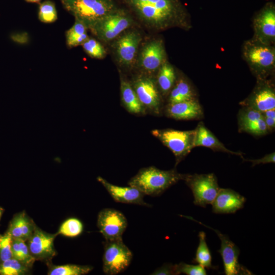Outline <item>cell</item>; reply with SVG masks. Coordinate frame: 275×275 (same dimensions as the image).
Wrapping results in <instances>:
<instances>
[{
    "mask_svg": "<svg viewBox=\"0 0 275 275\" xmlns=\"http://www.w3.org/2000/svg\"><path fill=\"white\" fill-rule=\"evenodd\" d=\"M263 118L266 124L267 131L272 130L275 127V119L264 117Z\"/></svg>",
    "mask_w": 275,
    "mask_h": 275,
    "instance_id": "f35d334b",
    "label": "cell"
},
{
    "mask_svg": "<svg viewBox=\"0 0 275 275\" xmlns=\"http://www.w3.org/2000/svg\"><path fill=\"white\" fill-rule=\"evenodd\" d=\"M159 69L157 82L161 91L166 93L171 89L174 83L175 71L173 67L167 62H164Z\"/></svg>",
    "mask_w": 275,
    "mask_h": 275,
    "instance_id": "4316f807",
    "label": "cell"
},
{
    "mask_svg": "<svg viewBox=\"0 0 275 275\" xmlns=\"http://www.w3.org/2000/svg\"><path fill=\"white\" fill-rule=\"evenodd\" d=\"M176 274L184 273L187 275H205L206 271L201 265H190L184 262L174 265Z\"/></svg>",
    "mask_w": 275,
    "mask_h": 275,
    "instance_id": "836d02e7",
    "label": "cell"
},
{
    "mask_svg": "<svg viewBox=\"0 0 275 275\" xmlns=\"http://www.w3.org/2000/svg\"><path fill=\"white\" fill-rule=\"evenodd\" d=\"M262 116L264 117H269L275 119V109H271L266 111L262 113Z\"/></svg>",
    "mask_w": 275,
    "mask_h": 275,
    "instance_id": "ab89813d",
    "label": "cell"
},
{
    "mask_svg": "<svg viewBox=\"0 0 275 275\" xmlns=\"http://www.w3.org/2000/svg\"><path fill=\"white\" fill-rule=\"evenodd\" d=\"M133 22L129 13L118 8L98 21L89 30L99 40L108 43L128 30Z\"/></svg>",
    "mask_w": 275,
    "mask_h": 275,
    "instance_id": "277c9868",
    "label": "cell"
},
{
    "mask_svg": "<svg viewBox=\"0 0 275 275\" xmlns=\"http://www.w3.org/2000/svg\"><path fill=\"white\" fill-rule=\"evenodd\" d=\"M199 244L197 248L194 262L199 263L204 268H212L211 255L206 241V234L204 232L199 233Z\"/></svg>",
    "mask_w": 275,
    "mask_h": 275,
    "instance_id": "484cf974",
    "label": "cell"
},
{
    "mask_svg": "<svg viewBox=\"0 0 275 275\" xmlns=\"http://www.w3.org/2000/svg\"><path fill=\"white\" fill-rule=\"evenodd\" d=\"M12 238L6 232L0 237V263L12 258Z\"/></svg>",
    "mask_w": 275,
    "mask_h": 275,
    "instance_id": "e575fe53",
    "label": "cell"
},
{
    "mask_svg": "<svg viewBox=\"0 0 275 275\" xmlns=\"http://www.w3.org/2000/svg\"><path fill=\"white\" fill-rule=\"evenodd\" d=\"M241 130L255 135H262L268 132L263 117L257 121L248 124L244 126Z\"/></svg>",
    "mask_w": 275,
    "mask_h": 275,
    "instance_id": "d590c367",
    "label": "cell"
},
{
    "mask_svg": "<svg viewBox=\"0 0 275 275\" xmlns=\"http://www.w3.org/2000/svg\"><path fill=\"white\" fill-rule=\"evenodd\" d=\"M121 100L126 109L132 114L143 113L144 106L139 99L131 84L120 77Z\"/></svg>",
    "mask_w": 275,
    "mask_h": 275,
    "instance_id": "d6986e66",
    "label": "cell"
},
{
    "mask_svg": "<svg viewBox=\"0 0 275 275\" xmlns=\"http://www.w3.org/2000/svg\"><path fill=\"white\" fill-rule=\"evenodd\" d=\"M38 18L43 23H52L58 19V14L54 4L50 1H45L40 4Z\"/></svg>",
    "mask_w": 275,
    "mask_h": 275,
    "instance_id": "4dcf8cb0",
    "label": "cell"
},
{
    "mask_svg": "<svg viewBox=\"0 0 275 275\" xmlns=\"http://www.w3.org/2000/svg\"><path fill=\"white\" fill-rule=\"evenodd\" d=\"M187 218L192 219L203 226L213 230L218 236L221 241V248L218 252L221 255L224 263L225 273L226 275L252 274L247 268L239 264L238 256L240 251L236 244L225 234H222L217 230L206 226L198 222L193 217L184 216Z\"/></svg>",
    "mask_w": 275,
    "mask_h": 275,
    "instance_id": "9c48e42d",
    "label": "cell"
},
{
    "mask_svg": "<svg viewBox=\"0 0 275 275\" xmlns=\"http://www.w3.org/2000/svg\"><path fill=\"white\" fill-rule=\"evenodd\" d=\"M36 225L24 211L14 215L6 231L13 239L26 241L33 234Z\"/></svg>",
    "mask_w": 275,
    "mask_h": 275,
    "instance_id": "2e32d148",
    "label": "cell"
},
{
    "mask_svg": "<svg viewBox=\"0 0 275 275\" xmlns=\"http://www.w3.org/2000/svg\"><path fill=\"white\" fill-rule=\"evenodd\" d=\"M4 211V209L2 207L0 206V219L2 217V216L3 214Z\"/></svg>",
    "mask_w": 275,
    "mask_h": 275,
    "instance_id": "b9f144b4",
    "label": "cell"
},
{
    "mask_svg": "<svg viewBox=\"0 0 275 275\" xmlns=\"http://www.w3.org/2000/svg\"><path fill=\"white\" fill-rule=\"evenodd\" d=\"M184 180L193 193L194 204L202 207L211 204L220 189L212 173L186 175Z\"/></svg>",
    "mask_w": 275,
    "mask_h": 275,
    "instance_id": "52a82bcc",
    "label": "cell"
},
{
    "mask_svg": "<svg viewBox=\"0 0 275 275\" xmlns=\"http://www.w3.org/2000/svg\"><path fill=\"white\" fill-rule=\"evenodd\" d=\"M246 199L229 188H220L212 203V211L216 213H233L243 207Z\"/></svg>",
    "mask_w": 275,
    "mask_h": 275,
    "instance_id": "9a60e30c",
    "label": "cell"
},
{
    "mask_svg": "<svg viewBox=\"0 0 275 275\" xmlns=\"http://www.w3.org/2000/svg\"><path fill=\"white\" fill-rule=\"evenodd\" d=\"M30 268L19 261L11 258L0 263V275H24Z\"/></svg>",
    "mask_w": 275,
    "mask_h": 275,
    "instance_id": "83f0119b",
    "label": "cell"
},
{
    "mask_svg": "<svg viewBox=\"0 0 275 275\" xmlns=\"http://www.w3.org/2000/svg\"><path fill=\"white\" fill-rule=\"evenodd\" d=\"M114 43V50L119 64L130 68L136 62L138 49L142 40L141 33L135 29L124 32Z\"/></svg>",
    "mask_w": 275,
    "mask_h": 275,
    "instance_id": "ba28073f",
    "label": "cell"
},
{
    "mask_svg": "<svg viewBox=\"0 0 275 275\" xmlns=\"http://www.w3.org/2000/svg\"><path fill=\"white\" fill-rule=\"evenodd\" d=\"M97 180L103 185L113 199L117 202L151 206L144 201L145 195L135 187L130 186L122 187L115 185L100 176L98 177Z\"/></svg>",
    "mask_w": 275,
    "mask_h": 275,
    "instance_id": "5bb4252c",
    "label": "cell"
},
{
    "mask_svg": "<svg viewBox=\"0 0 275 275\" xmlns=\"http://www.w3.org/2000/svg\"><path fill=\"white\" fill-rule=\"evenodd\" d=\"M244 161H249L252 163V166H255L256 164L260 163H274L275 161L274 152L267 154L263 157L257 159H245L242 157Z\"/></svg>",
    "mask_w": 275,
    "mask_h": 275,
    "instance_id": "74e56055",
    "label": "cell"
},
{
    "mask_svg": "<svg viewBox=\"0 0 275 275\" xmlns=\"http://www.w3.org/2000/svg\"><path fill=\"white\" fill-rule=\"evenodd\" d=\"M194 145V147H206L214 150L225 152L242 157L241 153L234 152L227 149L202 123H200L195 129Z\"/></svg>",
    "mask_w": 275,
    "mask_h": 275,
    "instance_id": "ac0fdd59",
    "label": "cell"
},
{
    "mask_svg": "<svg viewBox=\"0 0 275 275\" xmlns=\"http://www.w3.org/2000/svg\"><path fill=\"white\" fill-rule=\"evenodd\" d=\"M151 274L154 275H176L174 265L166 263L157 268Z\"/></svg>",
    "mask_w": 275,
    "mask_h": 275,
    "instance_id": "8d00e7d4",
    "label": "cell"
},
{
    "mask_svg": "<svg viewBox=\"0 0 275 275\" xmlns=\"http://www.w3.org/2000/svg\"><path fill=\"white\" fill-rule=\"evenodd\" d=\"M12 258L19 261L30 268L36 261L31 254L26 241L21 239L12 238Z\"/></svg>",
    "mask_w": 275,
    "mask_h": 275,
    "instance_id": "d4e9b609",
    "label": "cell"
},
{
    "mask_svg": "<svg viewBox=\"0 0 275 275\" xmlns=\"http://www.w3.org/2000/svg\"><path fill=\"white\" fill-rule=\"evenodd\" d=\"M84 51L91 58L102 59L106 55L103 46L97 40L89 38L82 45Z\"/></svg>",
    "mask_w": 275,
    "mask_h": 275,
    "instance_id": "1f68e13d",
    "label": "cell"
},
{
    "mask_svg": "<svg viewBox=\"0 0 275 275\" xmlns=\"http://www.w3.org/2000/svg\"><path fill=\"white\" fill-rule=\"evenodd\" d=\"M246 56L251 63L263 68L272 66L275 60L273 50L263 46H255L250 48L247 51Z\"/></svg>",
    "mask_w": 275,
    "mask_h": 275,
    "instance_id": "7402d4cb",
    "label": "cell"
},
{
    "mask_svg": "<svg viewBox=\"0 0 275 275\" xmlns=\"http://www.w3.org/2000/svg\"><path fill=\"white\" fill-rule=\"evenodd\" d=\"M263 117L262 113L251 107L242 109L239 113L238 120L240 129Z\"/></svg>",
    "mask_w": 275,
    "mask_h": 275,
    "instance_id": "d6a6232c",
    "label": "cell"
},
{
    "mask_svg": "<svg viewBox=\"0 0 275 275\" xmlns=\"http://www.w3.org/2000/svg\"><path fill=\"white\" fill-rule=\"evenodd\" d=\"M64 8L89 30L118 9L114 0H60Z\"/></svg>",
    "mask_w": 275,
    "mask_h": 275,
    "instance_id": "3957f363",
    "label": "cell"
},
{
    "mask_svg": "<svg viewBox=\"0 0 275 275\" xmlns=\"http://www.w3.org/2000/svg\"><path fill=\"white\" fill-rule=\"evenodd\" d=\"M1 236H2V235L0 234V237H1Z\"/></svg>",
    "mask_w": 275,
    "mask_h": 275,
    "instance_id": "7bdbcfd3",
    "label": "cell"
},
{
    "mask_svg": "<svg viewBox=\"0 0 275 275\" xmlns=\"http://www.w3.org/2000/svg\"><path fill=\"white\" fill-rule=\"evenodd\" d=\"M194 99L188 84L183 80L179 81L172 90L169 97L170 104Z\"/></svg>",
    "mask_w": 275,
    "mask_h": 275,
    "instance_id": "f1b7e54d",
    "label": "cell"
},
{
    "mask_svg": "<svg viewBox=\"0 0 275 275\" xmlns=\"http://www.w3.org/2000/svg\"><path fill=\"white\" fill-rule=\"evenodd\" d=\"M186 175L174 169L164 171L149 167L141 169L129 180L128 185L137 188L145 195L156 196L180 180H184Z\"/></svg>",
    "mask_w": 275,
    "mask_h": 275,
    "instance_id": "7a4b0ae2",
    "label": "cell"
},
{
    "mask_svg": "<svg viewBox=\"0 0 275 275\" xmlns=\"http://www.w3.org/2000/svg\"><path fill=\"white\" fill-rule=\"evenodd\" d=\"M167 113L170 117L178 120L199 119L203 114L201 105L195 99L169 104Z\"/></svg>",
    "mask_w": 275,
    "mask_h": 275,
    "instance_id": "e0dca14e",
    "label": "cell"
},
{
    "mask_svg": "<svg viewBox=\"0 0 275 275\" xmlns=\"http://www.w3.org/2000/svg\"><path fill=\"white\" fill-rule=\"evenodd\" d=\"M57 235V233H47L36 226L33 234L26 241L30 253L36 261L47 263L56 255L54 240Z\"/></svg>",
    "mask_w": 275,
    "mask_h": 275,
    "instance_id": "8fae6325",
    "label": "cell"
},
{
    "mask_svg": "<svg viewBox=\"0 0 275 275\" xmlns=\"http://www.w3.org/2000/svg\"><path fill=\"white\" fill-rule=\"evenodd\" d=\"M88 28L86 25L75 19L73 25L66 32V41L68 47L72 48L81 45L89 38Z\"/></svg>",
    "mask_w": 275,
    "mask_h": 275,
    "instance_id": "603a6c76",
    "label": "cell"
},
{
    "mask_svg": "<svg viewBox=\"0 0 275 275\" xmlns=\"http://www.w3.org/2000/svg\"><path fill=\"white\" fill-rule=\"evenodd\" d=\"M248 107L261 113L275 108V94L269 88L264 87L257 91L248 102Z\"/></svg>",
    "mask_w": 275,
    "mask_h": 275,
    "instance_id": "44dd1931",
    "label": "cell"
},
{
    "mask_svg": "<svg viewBox=\"0 0 275 275\" xmlns=\"http://www.w3.org/2000/svg\"><path fill=\"white\" fill-rule=\"evenodd\" d=\"M132 254L123 240H105L103 255V271L108 275L124 271L130 265Z\"/></svg>",
    "mask_w": 275,
    "mask_h": 275,
    "instance_id": "5b68a950",
    "label": "cell"
},
{
    "mask_svg": "<svg viewBox=\"0 0 275 275\" xmlns=\"http://www.w3.org/2000/svg\"><path fill=\"white\" fill-rule=\"evenodd\" d=\"M255 26L258 33L267 39L275 37V11L272 7L265 8L257 17Z\"/></svg>",
    "mask_w": 275,
    "mask_h": 275,
    "instance_id": "ffe728a7",
    "label": "cell"
},
{
    "mask_svg": "<svg viewBox=\"0 0 275 275\" xmlns=\"http://www.w3.org/2000/svg\"><path fill=\"white\" fill-rule=\"evenodd\" d=\"M151 133L172 151L176 156V164L194 147L195 130L154 129Z\"/></svg>",
    "mask_w": 275,
    "mask_h": 275,
    "instance_id": "8992f818",
    "label": "cell"
},
{
    "mask_svg": "<svg viewBox=\"0 0 275 275\" xmlns=\"http://www.w3.org/2000/svg\"><path fill=\"white\" fill-rule=\"evenodd\" d=\"M131 85L143 105L158 112L160 98L153 79L147 74L140 75L134 78Z\"/></svg>",
    "mask_w": 275,
    "mask_h": 275,
    "instance_id": "4fadbf2b",
    "label": "cell"
},
{
    "mask_svg": "<svg viewBox=\"0 0 275 275\" xmlns=\"http://www.w3.org/2000/svg\"><path fill=\"white\" fill-rule=\"evenodd\" d=\"M25 1L30 3H39L41 0H25Z\"/></svg>",
    "mask_w": 275,
    "mask_h": 275,
    "instance_id": "60d3db41",
    "label": "cell"
},
{
    "mask_svg": "<svg viewBox=\"0 0 275 275\" xmlns=\"http://www.w3.org/2000/svg\"><path fill=\"white\" fill-rule=\"evenodd\" d=\"M48 275H84L88 273L92 269L93 267L89 265H80L76 264H65L55 265L47 262Z\"/></svg>",
    "mask_w": 275,
    "mask_h": 275,
    "instance_id": "cb8c5ba5",
    "label": "cell"
},
{
    "mask_svg": "<svg viewBox=\"0 0 275 275\" xmlns=\"http://www.w3.org/2000/svg\"><path fill=\"white\" fill-rule=\"evenodd\" d=\"M127 224L124 215L116 209L104 208L98 213L97 227L105 240L122 239Z\"/></svg>",
    "mask_w": 275,
    "mask_h": 275,
    "instance_id": "30bf717a",
    "label": "cell"
},
{
    "mask_svg": "<svg viewBox=\"0 0 275 275\" xmlns=\"http://www.w3.org/2000/svg\"><path fill=\"white\" fill-rule=\"evenodd\" d=\"M82 231L83 225L81 221L76 218H70L62 224L57 234L74 237L79 235Z\"/></svg>",
    "mask_w": 275,
    "mask_h": 275,
    "instance_id": "f546056e",
    "label": "cell"
},
{
    "mask_svg": "<svg viewBox=\"0 0 275 275\" xmlns=\"http://www.w3.org/2000/svg\"><path fill=\"white\" fill-rule=\"evenodd\" d=\"M141 21L149 28L167 26L177 18L178 6L174 0H122Z\"/></svg>",
    "mask_w": 275,
    "mask_h": 275,
    "instance_id": "6da1fadb",
    "label": "cell"
},
{
    "mask_svg": "<svg viewBox=\"0 0 275 275\" xmlns=\"http://www.w3.org/2000/svg\"><path fill=\"white\" fill-rule=\"evenodd\" d=\"M165 57L162 41L154 39L144 44L140 50L136 62L144 74L149 75L159 69L165 62Z\"/></svg>",
    "mask_w": 275,
    "mask_h": 275,
    "instance_id": "7c38bea8",
    "label": "cell"
}]
</instances>
